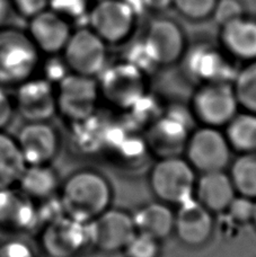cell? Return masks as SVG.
Instances as JSON below:
<instances>
[{
  "label": "cell",
  "mask_w": 256,
  "mask_h": 257,
  "mask_svg": "<svg viewBox=\"0 0 256 257\" xmlns=\"http://www.w3.org/2000/svg\"><path fill=\"white\" fill-rule=\"evenodd\" d=\"M58 114L72 124L94 116L100 98L97 78L69 72L56 86Z\"/></svg>",
  "instance_id": "5b68a950"
},
{
  "label": "cell",
  "mask_w": 256,
  "mask_h": 257,
  "mask_svg": "<svg viewBox=\"0 0 256 257\" xmlns=\"http://www.w3.org/2000/svg\"><path fill=\"white\" fill-rule=\"evenodd\" d=\"M245 14V6L241 0H218L211 18L220 27Z\"/></svg>",
  "instance_id": "4dcf8cb0"
},
{
  "label": "cell",
  "mask_w": 256,
  "mask_h": 257,
  "mask_svg": "<svg viewBox=\"0 0 256 257\" xmlns=\"http://www.w3.org/2000/svg\"><path fill=\"white\" fill-rule=\"evenodd\" d=\"M88 224L91 247L105 254L124 250L137 232L134 217L118 209H107Z\"/></svg>",
  "instance_id": "7c38bea8"
},
{
  "label": "cell",
  "mask_w": 256,
  "mask_h": 257,
  "mask_svg": "<svg viewBox=\"0 0 256 257\" xmlns=\"http://www.w3.org/2000/svg\"><path fill=\"white\" fill-rule=\"evenodd\" d=\"M185 125L173 117H167L158 122L152 130V141L159 150L166 151L165 157L175 155V149L184 141L186 137ZM176 156V155H175Z\"/></svg>",
  "instance_id": "484cf974"
},
{
  "label": "cell",
  "mask_w": 256,
  "mask_h": 257,
  "mask_svg": "<svg viewBox=\"0 0 256 257\" xmlns=\"http://www.w3.org/2000/svg\"><path fill=\"white\" fill-rule=\"evenodd\" d=\"M230 151L225 133L218 127L205 125L192 133L185 145L186 160L201 174L225 171Z\"/></svg>",
  "instance_id": "30bf717a"
},
{
  "label": "cell",
  "mask_w": 256,
  "mask_h": 257,
  "mask_svg": "<svg viewBox=\"0 0 256 257\" xmlns=\"http://www.w3.org/2000/svg\"><path fill=\"white\" fill-rule=\"evenodd\" d=\"M86 18L87 26L107 45H121L134 35L138 14L125 0H97Z\"/></svg>",
  "instance_id": "277c9868"
},
{
  "label": "cell",
  "mask_w": 256,
  "mask_h": 257,
  "mask_svg": "<svg viewBox=\"0 0 256 257\" xmlns=\"http://www.w3.org/2000/svg\"><path fill=\"white\" fill-rule=\"evenodd\" d=\"M60 185L58 173L51 165H27L17 189L35 203H41L57 196Z\"/></svg>",
  "instance_id": "44dd1931"
},
{
  "label": "cell",
  "mask_w": 256,
  "mask_h": 257,
  "mask_svg": "<svg viewBox=\"0 0 256 257\" xmlns=\"http://www.w3.org/2000/svg\"><path fill=\"white\" fill-rule=\"evenodd\" d=\"M145 9L153 12H164L172 7L173 0H143Z\"/></svg>",
  "instance_id": "8d00e7d4"
},
{
  "label": "cell",
  "mask_w": 256,
  "mask_h": 257,
  "mask_svg": "<svg viewBox=\"0 0 256 257\" xmlns=\"http://www.w3.org/2000/svg\"><path fill=\"white\" fill-rule=\"evenodd\" d=\"M253 224L256 228V201H255V206H254V214H253V220H252Z\"/></svg>",
  "instance_id": "f35d334b"
},
{
  "label": "cell",
  "mask_w": 256,
  "mask_h": 257,
  "mask_svg": "<svg viewBox=\"0 0 256 257\" xmlns=\"http://www.w3.org/2000/svg\"><path fill=\"white\" fill-rule=\"evenodd\" d=\"M11 9V0H0V27L4 26V22L7 18V15Z\"/></svg>",
  "instance_id": "74e56055"
},
{
  "label": "cell",
  "mask_w": 256,
  "mask_h": 257,
  "mask_svg": "<svg viewBox=\"0 0 256 257\" xmlns=\"http://www.w3.org/2000/svg\"><path fill=\"white\" fill-rule=\"evenodd\" d=\"M11 5L18 15L31 20L50 8V0H11Z\"/></svg>",
  "instance_id": "e575fe53"
},
{
  "label": "cell",
  "mask_w": 256,
  "mask_h": 257,
  "mask_svg": "<svg viewBox=\"0 0 256 257\" xmlns=\"http://www.w3.org/2000/svg\"><path fill=\"white\" fill-rule=\"evenodd\" d=\"M228 142L231 149L240 154L256 153V115L252 113L237 114L226 125Z\"/></svg>",
  "instance_id": "cb8c5ba5"
},
{
  "label": "cell",
  "mask_w": 256,
  "mask_h": 257,
  "mask_svg": "<svg viewBox=\"0 0 256 257\" xmlns=\"http://www.w3.org/2000/svg\"><path fill=\"white\" fill-rule=\"evenodd\" d=\"M71 22L52 9L29 20L26 32L44 56L61 54L72 33Z\"/></svg>",
  "instance_id": "9a60e30c"
},
{
  "label": "cell",
  "mask_w": 256,
  "mask_h": 257,
  "mask_svg": "<svg viewBox=\"0 0 256 257\" xmlns=\"http://www.w3.org/2000/svg\"><path fill=\"white\" fill-rule=\"evenodd\" d=\"M15 112L25 122L50 121L58 114L56 86L43 77H33L16 87Z\"/></svg>",
  "instance_id": "4fadbf2b"
},
{
  "label": "cell",
  "mask_w": 256,
  "mask_h": 257,
  "mask_svg": "<svg viewBox=\"0 0 256 257\" xmlns=\"http://www.w3.org/2000/svg\"><path fill=\"white\" fill-rule=\"evenodd\" d=\"M219 47L230 59L256 60V17L244 16L219 27Z\"/></svg>",
  "instance_id": "ac0fdd59"
},
{
  "label": "cell",
  "mask_w": 256,
  "mask_h": 257,
  "mask_svg": "<svg viewBox=\"0 0 256 257\" xmlns=\"http://www.w3.org/2000/svg\"><path fill=\"white\" fill-rule=\"evenodd\" d=\"M255 201L248 197L237 195L230 205L228 206L226 212L229 214L231 220L237 223L252 222L254 214Z\"/></svg>",
  "instance_id": "1f68e13d"
},
{
  "label": "cell",
  "mask_w": 256,
  "mask_h": 257,
  "mask_svg": "<svg viewBox=\"0 0 256 257\" xmlns=\"http://www.w3.org/2000/svg\"><path fill=\"white\" fill-rule=\"evenodd\" d=\"M232 87L239 107L256 115V60L246 63L236 73Z\"/></svg>",
  "instance_id": "4316f807"
},
{
  "label": "cell",
  "mask_w": 256,
  "mask_h": 257,
  "mask_svg": "<svg viewBox=\"0 0 256 257\" xmlns=\"http://www.w3.org/2000/svg\"><path fill=\"white\" fill-rule=\"evenodd\" d=\"M186 67L190 73L202 84L214 81H228L230 72L227 59L229 57L219 47L201 44L192 50H186L184 54ZM182 59V60H183Z\"/></svg>",
  "instance_id": "d6986e66"
},
{
  "label": "cell",
  "mask_w": 256,
  "mask_h": 257,
  "mask_svg": "<svg viewBox=\"0 0 256 257\" xmlns=\"http://www.w3.org/2000/svg\"><path fill=\"white\" fill-rule=\"evenodd\" d=\"M229 176L237 195L256 201V153L240 154L231 164Z\"/></svg>",
  "instance_id": "d4e9b609"
},
{
  "label": "cell",
  "mask_w": 256,
  "mask_h": 257,
  "mask_svg": "<svg viewBox=\"0 0 256 257\" xmlns=\"http://www.w3.org/2000/svg\"><path fill=\"white\" fill-rule=\"evenodd\" d=\"M0 257H39L34 247L21 238L0 242Z\"/></svg>",
  "instance_id": "836d02e7"
},
{
  "label": "cell",
  "mask_w": 256,
  "mask_h": 257,
  "mask_svg": "<svg viewBox=\"0 0 256 257\" xmlns=\"http://www.w3.org/2000/svg\"><path fill=\"white\" fill-rule=\"evenodd\" d=\"M40 69H42L44 79L54 86H57L70 72L61 54L48 56V60L41 63Z\"/></svg>",
  "instance_id": "d6a6232c"
},
{
  "label": "cell",
  "mask_w": 256,
  "mask_h": 257,
  "mask_svg": "<svg viewBox=\"0 0 256 257\" xmlns=\"http://www.w3.org/2000/svg\"><path fill=\"white\" fill-rule=\"evenodd\" d=\"M15 139L26 165H51L60 150V136L49 121L25 122Z\"/></svg>",
  "instance_id": "5bb4252c"
},
{
  "label": "cell",
  "mask_w": 256,
  "mask_h": 257,
  "mask_svg": "<svg viewBox=\"0 0 256 257\" xmlns=\"http://www.w3.org/2000/svg\"><path fill=\"white\" fill-rule=\"evenodd\" d=\"M15 114V106L11 95L7 93L6 87L0 85V131H4L13 121Z\"/></svg>",
  "instance_id": "d590c367"
},
{
  "label": "cell",
  "mask_w": 256,
  "mask_h": 257,
  "mask_svg": "<svg viewBox=\"0 0 256 257\" xmlns=\"http://www.w3.org/2000/svg\"><path fill=\"white\" fill-rule=\"evenodd\" d=\"M42 56L26 30L0 27V85L16 87L35 77Z\"/></svg>",
  "instance_id": "7a4b0ae2"
},
{
  "label": "cell",
  "mask_w": 256,
  "mask_h": 257,
  "mask_svg": "<svg viewBox=\"0 0 256 257\" xmlns=\"http://www.w3.org/2000/svg\"><path fill=\"white\" fill-rule=\"evenodd\" d=\"M174 219L175 212L161 201L146 204L134 215L137 231L147 233L158 240L166 239L174 232Z\"/></svg>",
  "instance_id": "7402d4cb"
},
{
  "label": "cell",
  "mask_w": 256,
  "mask_h": 257,
  "mask_svg": "<svg viewBox=\"0 0 256 257\" xmlns=\"http://www.w3.org/2000/svg\"><path fill=\"white\" fill-rule=\"evenodd\" d=\"M177 206L174 232L182 244L189 247H201L207 244L213 232L212 213L194 196Z\"/></svg>",
  "instance_id": "2e32d148"
},
{
  "label": "cell",
  "mask_w": 256,
  "mask_h": 257,
  "mask_svg": "<svg viewBox=\"0 0 256 257\" xmlns=\"http://www.w3.org/2000/svg\"><path fill=\"white\" fill-rule=\"evenodd\" d=\"M88 223L61 215L43 224L39 236L41 250L47 257H78L91 247Z\"/></svg>",
  "instance_id": "8992f818"
},
{
  "label": "cell",
  "mask_w": 256,
  "mask_h": 257,
  "mask_svg": "<svg viewBox=\"0 0 256 257\" xmlns=\"http://www.w3.org/2000/svg\"><path fill=\"white\" fill-rule=\"evenodd\" d=\"M218 0H173L172 7L191 22H203L212 17Z\"/></svg>",
  "instance_id": "83f0119b"
},
{
  "label": "cell",
  "mask_w": 256,
  "mask_h": 257,
  "mask_svg": "<svg viewBox=\"0 0 256 257\" xmlns=\"http://www.w3.org/2000/svg\"><path fill=\"white\" fill-rule=\"evenodd\" d=\"M238 108L234 87L228 81L205 82L192 99L194 115L205 126H226L237 115Z\"/></svg>",
  "instance_id": "9c48e42d"
},
{
  "label": "cell",
  "mask_w": 256,
  "mask_h": 257,
  "mask_svg": "<svg viewBox=\"0 0 256 257\" xmlns=\"http://www.w3.org/2000/svg\"><path fill=\"white\" fill-rule=\"evenodd\" d=\"M194 199L211 213L226 212L237 196L229 174L225 171L204 173L195 183Z\"/></svg>",
  "instance_id": "ffe728a7"
},
{
  "label": "cell",
  "mask_w": 256,
  "mask_h": 257,
  "mask_svg": "<svg viewBox=\"0 0 256 257\" xmlns=\"http://www.w3.org/2000/svg\"><path fill=\"white\" fill-rule=\"evenodd\" d=\"M94 0H50V9H52L70 22L87 17Z\"/></svg>",
  "instance_id": "f546056e"
},
{
  "label": "cell",
  "mask_w": 256,
  "mask_h": 257,
  "mask_svg": "<svg viewBox=\"0 0 256 257\" xmlns=\"http://www.w3.org/2000/svg\"><path fill=\"white\" fill-rule=\"evenodd\" d=\"M26 166L15 138L0 131V190L17 187Z\"/></svg>",
  "instance_id": "603a6c76"
},
{
  "label": "cell",
  "mask_w": 256,
  "mask_h": 257,
  "mask_svg": "<svg viewBox=\"0 0 256 257\" xmlns=\"http://www.w3.org/2000/svg\"><path fill=\"white\" fill-rule=\"evenodd\" d=\"M143 43L157 67L177 63L187 50L184 31L176 21L168 17H155L149 22Z\"/></svg>",
  "instance_id": "8fae6325"
},
{
  "label": "cell",
  "mask_w": 256,
  "mask_h": 257,
  "mask_svg": "<svg viewBox=\"0 0 256 257\" xmlns=\"http://www.w3.org/2000/svg\"><path fill=\"white\" fill-rule=\"evenodd\" d=\"M107 47L88 26H84L72 31L61 56L70 72L97 78L107 67Z\"/></svg>",
  "instance_id": "ba28073f"
},
{
  "label": "cell",
  "mask_w": 256,
  "mask_h": 257,
  "mask_svg": "<svg viewBox=\"0 0 256 257\" xmlns=\"http://www.w3.org/2000/svg\"><path fill=\"white\" fill-rule=\"evenodd\" d=\"M40 228L38 204L17 189L0 190V229L29 232Z\"/></svg>",
  "instance_id": "e0dca14e"
},
{
  "label": "cell",
  "mask_w": 256,
  "mask_h": 257,
  "mask_svg": "<svg viewBox=\"0 0 256 257\" xmlns=\"http://www.w3.org/2000/svg\"><path fill=\"white\" fill-rule=\"evenodd\" d=\"M112 196L108 180L94 169L72 173L61 183L58 192L65 215L87 223L111 208Z\"/></svg>",
  "instance_id": "6da1fadb"
},
{
  "label": "cell",
  "mask_w": 256,
  "mask_h": 257,
  "mask_svg": "<svg viewBox=\"0 0 256 257\" xmlns=\"http://www.w3.org/2000/svg\"><path fill=\"white\" fill-rule=\"evenodd\" d=\"M161 240L144 232H136L124 248L126 257H158L161 254Z\"/></svg>",
  "instance_id": "f1b7e54d"
},
{
  "label": "cell",
  "mask_w": 256,
  "mask_h": 257,
  "mask_svg": "<svg viewBox=\"0 0 256 257\" xmlns=\"http://www.w3.org/2000/svg\"><path fill=\"white\" fill-rule=\"evenodd\" d=\"M97 78L100 97L115 106L127 108L144 98L145 72L126 60L107 66Z\"/></svg>",
  "instance_id": "52a82bcc"
},
{
  "label": "cell",
  "mask_w": 256,
  "mask_h": 257,
  "mask_svg": "<svg viewBox=\"0 0 256 257\" xmlns=\"http://www.w3.org/2000/svg\"><path fill=\"white\" fill-rule=\"evenodd\" d=\"M195 171L186 159L177 156L164 157L149 175V185L158 201L180 205L194 195Z\"/></svg>",
  "instance_id": "3957f363"
}]
</instances>
